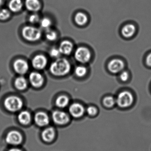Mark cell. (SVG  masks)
Returning a JSON list of instances; mask_svg holds the SVG:
<instances>
[{"label":"cell","mask_w":151,"mask_h":151,"mask_svg":"<svg viewBox=\"0 0 151 151\" xmlns=\"http://www.w3.org/2000/svg\"><path fill=\"white\" fill-rule=\"evenodd\" d=\"M39 24L41 28L46 30L51 28L52 25V22L49 18L47 17H44L41 19Z\"/></svg>","instance_id":"obj_23"},{"label":"cell","mask_w":151,"mask_h":151,"mask_svg":"<svg viewBox=\"0 0 151 151\" xmlns=\"http://www.w3.org/2000/svg\"><path fill=\"white\" fill-rule=\"evenodd\" d=\"M133 97L129 92L124 91L118 94L116 102L119 106L122 108H126L132 104Z\"/></svg>","instance_id":"obj_5"},{"label":"cell","mask_w":151,"mask_h":151,"mask_svg":"<svg viewBox=\"0 0 151 151\" xmlns=\"http://www.w3.org/2000/svg\"><path fill=\"white\" fill-rule=\"evenodd\" d=\"M69 100L68 98L65 95L59 96L56 100V105L61 108L66 107L68 105Z\"/></svg>","instance_id":"obj_22"},{"label":"cell","mask_w":151,"mask_h":151,"mask_svg":"<svg viewBox=\"0 0 151 151\" xmlns=\"http://www.w3.org/2000/svg\"><path fill=\"white\" fill-rule=\"evenodd\" d=\"M74 57L78 62L81 63H86L91 60V53L87 47H80L76 49Z\"/></svg>","instance_id":"obj_4"},{"label":"cell","mask_w":151,"mask_h":151,"mask_svg":"<svg viewBox=\"0 0 151 151\" xmlns=\"http://www.w3.org/2000/svg\"><path fill=\"white\" fill-rule=\"evenodd\" d=\"M61 54L69 55L72 53L74 49V45L69 40H63L61 42L59 47Z\"/></svg>","instance_id":"obj_12"},{"label":"cell","mask_w":151,"mask_h":151,"mask_svg":"<svg viewBox=\"0 0 151 151\" xmlns=\"http://www.w3.org/2000/svg\"><path fill=\"white\" fill-rule=\"evenodd\" d=\"M35 121L38 126L40 127L46 126L49 124V116L45 112H38L35 115Z\"/></svg>","instance_id":"obj_14"},{"label":"cell","mask_w":151,"mask_h":151,"mask_svg":"<svg viewBox=\"0 0 151 151\" xmlns=\"http://www.w3.org/2000/svg\"><path fill=\"white\" fill-rule=\"evenodd\" d=\"M125 65L124 62L119 59L111 60L108 64V68L111 73L117 74L123 70Z\"/></svg>","instance_id":"obj_7"},{"label":"cell","mask_w":151,"mask_h":151,"mask_svg":"<svg viewBox=\"0 0 151 151\" xmlns=\"http://www.w3.org/2000/svg\"><path fill=\"white\" fill-rule=\"evenodd\" d=\"M28 81L23 76H20L17 78L14 81L15 86L17 90L20 91L25 90L28 86Z\"/></svg>","instance_id":"obj_19"},{"label":"cell","mask_w":151,"mask_h":151,"mask_svg":"<svg viewBox=\"0 0 151 151\" xmlns=\"http://www.w3.org/2000/svg\"><path fill=\"white\" fill-rule=\"evenodd\" d=\"M129 74L127 71H123L120 73V78L123 82H126L129 79Z\"/></svg>","instance_id":"obj_30"},{"label":"cell","mask_w":151,"mask_h":151,"mask_svg":"<svg viewBox=\"0 0 151 151\" xmlns=\"http://www.w3.org/2000/svg\"><path fill=\"white\" fill-rule=\"evenodd\" d=\"M55 132L52 127H48L45 129L42 133V137L44 141L50 142L54 138Z\"/></svg>","instance_id":"obj_18"},{"label":"cell","mask_w":151,"mask_h":151,"mask_svg":"<svg viewBox=\"0 0 151 151\" xmlns=\"http://www.w3.org/2000/svg\"><path fill=\"white\" fill-rule=\"evenodd\" d=\"M75 21L76 24L79 26H84L88 22V18L84 13L78 12L75 15Z\"/></svg>","instance_id":"obj_20"},{"label":"cell","mask_w":151,"mask_h":151,"mask_svg":"<svg viewBox=\"0 0 151 151\" xmlns=\"http://www.w3.org/2000/svg\"><path fill=\"white\" fill-rule=\"evenodd\" d=\"M71 69L70 62L66 58L60 57L51 63L49 70L53 76L62 77L68 75Z\"/></svg>","instance_id":"obj_1"},{"label":"cell","mask_w":151,"mask_h":151,"mask_svg":"<svg viewBox=\"0 0 151 151\" xmlns=\"http://www.w3.org/2000/svg\"><path fill=\"white\" fill-rule=\"evenodd\" d=\"M2 4V0H0V7L1 6Z\"/></svg>","instance_id":"obj_34"},{"label":"cell","mask_w":151,"mask_h":151,"mask_svg":"<svg viewBox=\"0 0 151 151\" xmlns=\"http://www.w3.org/2000/svg\"><path fill=\"white\" fill-rule=\"evenodd\" d=\"M47 64V58L43 55H37L33 57L32 60V67L37 70H42Z\"/></svg>","instance_id":"obj_9"},{"label":"cell","mask_w":151,"mask_h":151,"mask_svg":"<svg viewBox=\"0 0 151 151\" xmlns=\"http://www.w3.org/2000/svg\"><path fill=\"white\" fill-rule=\"evenodd\" d=\"M41 18L39 15L37 13H33L29 16V21L32 24H39Z\"/></svg>","instance_id":"obj_27"},{"label":"cell","mask_w":151,"mask_h":151,"mask_svg":"<svg viewBox=\"0 0 151 151\" xmlns=\"http://www.w3.org/2000/svg\"><path fill=\"white\" fill-rule=\"evenodd\" d=\"M25 6L27 10L32 13H37L41 8L39 0H25Z\"/></svg>","instance_id":"obj_15"},{"label":"cell","mask_w":151,"mask_h":151,"mask_svg":"<svg viewBox=\"0 0 151 151\" xmlns=\"http://www.w3.org/2000/svg\"><path fill=\"white\" fill-rule=\"evenodd\" d=\"M11 16V12L9 9H2L0 10V20L6 21L9 19Z\"/></svg>","instance_id":"obj_26"},{"label":"cell","mask_w":151,"mask_h":151,"mask_svg":"<svg viewBox=\"0 0 151 151\" xmlns=\"http://www.w3.org/2000/svg\"><path fill=\"white\" fill-rule=\"evenodd\" d=\"M49 55L52 58H55V59H58L60 58L61 53L59 50V48H57L55 47L52 48L49 52Z\"/></svg>","instance_id":"obj_29"},{"label":"cell","mask_w":151,"mask_h":151,"mask_svg":"<svg viewBox=\"0 0 151 151\" xmlns=\"http://www.w3.org/2000/svg\"><path fill=\"white\" fill-rule=\"evenodd\" d=\"M29 79L30 83L35 88H40L44 84V77L39 72L36 71L31 72L29 75Z\"/></svg>","instance_id":"obj_10"},{"label":"cell","mask_w":151,"mask_h":151,"mask_svg":"<svg viewBox=\"0 0 151 151\" xmlns=\"http://www.w3.org/2000/svg\"><path fill=\"white\" fill-rule=\"evenodd\" d=\"M4 106L10 112H17L22 107L23 102L19 97L11 96L7 97L5 100Z\"/></svg>","instance_id":"obj_3"},{"label":"cell","mask_w":151,"mask_h":151,"mask_svg":"<svg viewBox=\"0 0 151 151\" xmlns=\"http://www.w3.org/2000/svg\"><path fill=\"white\" fill-rule=\"evenodd\" d=\"M22 136L19 132L13 130L9 132L6 138V141L8 144L12 145H20L22 141Z\"/></svg>","instance_id":"obj_8"},{"label":"cell","mask_w":151,"mask_h":151,"mask_svg":"<svg viewBox=\"0 0 151 151\" xmlns=\"http://www.w3.org/2000/svg\"><path fill=\"white\" fill-rule=\"evenodd\" d=\"M52 119L54 122L58 124H66L69 121V117L65 112L57 110L53 112Z\"/></svg>","instance_id":"obj_11"},{"label":"cell","mask_w":151,"mask_h":151,"mask_svg":"<svg viewBox=\"0 0 151 151\" xmlns=\"http://www.w3.org/2000/svg\"><path fill=\"white\" fill-rule=\"evenodd\" d=\"M136 30V27L133 24H129L124 25L122 28L121 32L124 37L129 38L134 36Z\"/></svg>","instance_id":"obj_16"},{"label":"cell","mask_w":151,"mask_h":151,"mask_svg":"<svg viewBox=\"0 0 151 151\" xmlns=\"http://www.w3.org/2000/svg\"><path fill=\"white\" fill-rule=\"evenodd\" d=\"M87 114L91 116H94L97 113V110L95 107L93 106H90L87 109Z\"/></svg>","instance_id":"obj_31"},{"label":"cell","mask_w":151,"mask_h":151,"mask_svg":"<svg viewBox=\"0 0 151 151\" xmlns=\"http://www.w3.org/2000/svg\"><path fill=\"white\" fill-rule=\"evenodd\" d=\"M116 100L113 97H107L103 100V103L107 107H111L115 104Z\"/></svg>","instance_id":"obj_28"},{"label":"cell","mask_w":151,"mask_h":151,"mask_svg":"<svg viewBox=\"0 0 151 151\" xmlns=\"http://www.w3.org/2000/svg\"><path fill=\"white\" fill-rule=\"evenodd\" d=\"M8 151H22V150H20V149L17 148H11V149H9Z\"/></svg>","instance_id":"obj_33"},{"label":"cell","mask_w":151,"mask_h":151,"mask_svg":"<svg viewBox=\"0 0 151 151\" xmlns=\"http://www.w3.org/2000/svg\"><path fill=\"white\" fill-rule=\"evenodd\" d=\"M22 34L24 38L29 42H36L40 39L42 32L40 29L32 26H26L23 28Z\"/></svg>","instance_id":"obj_2"},{"label":"cell","mask_w":151,"mask_h":151,"mask_svg":"<svg viewBox=\"0 0 151 151\" xmlns=\"http://www.w3.org/2000/svg\"><path fill=\"white\" fill-rule=\"evenodd\" d=\"M87 70L86 67L84 66H77L75 69V73L77 76L79 77H84L87 73Z\"/></svg>","instance_id":"obj_25"},{"label":"cell","mask_w":151,"mask_h":151,"mask_svg":"<svg viewBox=\"0 0 151 151\" xmlns=\"http://www.w3.org/2000/svg\"><path fill=\"white\" fill-rule=\"evenodd\" d=\"M18 119L21 124L24 125H27L30 122L31 115L28 111H22L18 114Z\"/></svg>","instance_id":"obj_21"},{"label":"cell","mask_w":151,"mask_h":151,"mask_svg":"<svg viewBox=\"0 0 151 151\" xmlns=\"http://www.w3.org/2000/svg\"><path fill=\"white\" fill-rule=\"evenodd\" d=\"M23 4L22 0H11L9 3V9L10 12L17 13L23 8Z\"/></svg>","instance_id":"obj_17"},{"label":"cell","mask_w":151,"mask_h":151,"mask_svg":"<svg viewBox=\"0 0 151 151\" xmlns=\"http://www.w3.org/2000/svg\"><path fill=\"white\" fill-rule=\"evenodd\" d=\"M45 37L49 41H54L57 39V34L55 31L51 29L46 30Z\"/></svg>","instance_id":"obj_24"},{"label":"cell","mask_w":151,"mask_h":151,"mask_svg":"<svg viewBox=\"0 0 151 151\" xmlns=\"http://www.w3.org/2000/svg\"><path fill=\"white\" fill-rule=\"evenodd\" d=\"M146 63L147 66L151 67V53L147 56Z\"/></svg>","instance_id":"obj_32"},{"label":"cell","mask_w":151,"mask_h":151,"mask_svg":"<svg viewBox=\"0 0 151 151\" xmlns=\"http://www.w3.org/2000/svg\"><path fill=\"white\" fill-rule=\"evenodd\" d=\"M14 70L17 74L20 75H25L29 70V63L25 60L22 59H17L13 64Z\"/></svg>","instance_id":"obj_6"},{"label":"cell","mask_w":151,"mask_h":151,"mask_svg":"<svg viewBox=\"0 0 151 151\" xmlns=\"http://www.w3.org/2000/svg\"><path fill=\"white\" fill-rule=\"evenodd\" d=\"M70 113L74 117L78 118L82 116L85 112L83 106L78 103H74L70 107Z\"/></svg>","instance_id":"obj_13"}]
</instances>
